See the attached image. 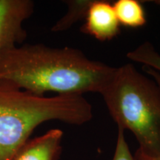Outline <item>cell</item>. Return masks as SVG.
<instances>
[{"instance_id":"cell-1","label":"cell","mask_w":160,"mask_h":160,"mask_svg":"<svg viewBox=\"0 0 160 160\" xmlns=\"http://www.w3.org/2000/svg\"><path fill=\"white\" fill-rule=\"evenodd\" d=\"M116 67L88 58L73 48L20 45L0 51V80L44 96H83L102 91Z\"/></svg>"},{"instance_id":"cell-2","label":"cell","mask_w":160,"mask_h":160,"mask_svg":"<svg viewBox=\"0 0 160 160\" xmlns=\"http://www.w3.org/2000/svg\"><path fill=\"white\" fill-rule=\"evenodd\" d=\"M93 118V108L84 96L48 97L0 80V160H13L41 124L57 120L81 125Z\"/></svg>"},{"instance_id":"cell-3","label":"cell","mask_w":160,"mask_h":160,"mask_svg":"<svg viewBox=\"0 0 160 160\" xmlns=\"http://www.w3.org/2000/svg\"><path fill=\"white\" fill-rule=\"evenodd\" d=\"M118 128L134 135L139 149L149 157L160 155V87L133 63L116 68L100 93Z\"/></svg>"},{"instance_id":"cell-4","label":"cell","mask_w":160,"mask_h":160,"mask_svg":"<svg viewBox=\"0 0 160 160\" xmlns=\"http://www.w3.org/2000/svg\"><path fill=\"white\" fill-rule=\"evenodd\" d=\"M33 11L31 0H0V51L23 43L27 37L23 24Z\"/></svg>"},{"instance_id":"cell-5","label":"cell","mask_w":160,"mask_h":160,"mask_svg":"<svg viewBox=\"0 0 160 160\" xmlns=\"http://www.w3.org/2000/svg\"><path fill=\"white\" fill-rule=\"evenodd\" d=\"M81 31L99 41L113 39L120 32V25L113 3L105 0H93L90 5Z\"/></svg>"},{"instance_id":"cell-6","label":"cell","mask_w":160,"mask_h":160,"mask_svg":"<svg viewBox=\"0 0 160 160\" xmlns=\"http://www.w3.org/2000/svg\"><path fill=\"white\" fill-rule=\"evenodd\" d=\"M63 131L51 129L43 135L28 139L13 160H57L62 152Z\"/></svg>"},{"instance_id":"cell-7","label":"cell","mask_w":160,"mask_h":160,"mask_svg":"<svg viewBox=\"0 0 160 160\" xmlns=\"http://www.w3.org/2000/svg\"><path fill=\"white\" fill-rule=\"evenodd\" d=\"M113 7L120 25L137 28L147 22L145 8L138 0H117Z\"/></svg>"},{"instance_id":"cell-8","label":"cell","mask_w":160,"mask_h":160,"mask_svg":"<svg viewBox=\"0 0 160 160\" xmlns=\"http://www.w3.org/2000/svg\"><path fill=\"white\" fill-rule=\"evenodd\" d=\"M92 1L93 0L66 1L68 12L52 27L51 31L54 33L65 31L70 28L73 24L77 22L79 20L85 19L86 13Z\"/></svg>"},{"instance_id":"cell-9","label":"cell","mask_w":160,"mask_h":160,"mask_svg":"<svg viewBox=\"0 0 160 160\" xmlns=\"http://www.w3.org/2000/svg\"><path fill=\"white\" fill-rule=\"evenodd\" d=\"M127 58L133 62L142 64L160 73V53L149 42H145L127 53Z\"/></svg>"},{"instance_id":"cell-10","label":"cell","mask_w":160,"mask_h":160,"mask_svg":"<svg viewBox=\"0 0 160 160\" xmlns=\"http://www.w3.org/2000/svg\"><path fill=\"white\" fill-rule=\"evenodd\" d=\"M125 130L118 128L117 143L112 160H135L125 137Z\"/></svg>"},{"instance_id":"cell-11","label":"cell","mask_w":160,"mask_h":160,"mask_svg":"<svg viewBox=\"0 0 160 160\" xmlns=\"http://www.w3.org/2000/svg\"><path fill=\"white\" fill-rule=\"evenodd\" d=\"M143 71L145 72L146 74H148L149 77L153 78V79L157 82V83L159 85L160 87V73L156 71L154 69H152L151 68L145 67L143 66L142 67ZM134 159L135 160H160V155L158 157H149L144 154L142 152H141L139 149H137L134 153Z\"/></svg>"},{"instance_id":"cell-12","label":"cell","mask_w":160,"mask_h":160,"mask_svg":"<svg viewBox=\"0 0 160 160\" xmlns=\"http://www.w3.org/2000/svg\"><path fill=\"white\" fill-rule=\"evenodd\" d=\"M153 2H154L155 4L160 6V0H157V1H153Z\"/></svg>"}]
</instances>
